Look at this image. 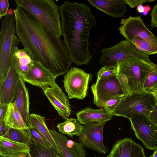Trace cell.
Wrapping results in <instances>:
<instances>
[{
    "label": "cell",
    "instance_id": "obj_7",
    "mask_svg": "<svg viewBox=\"0 0 157 157\" xmlns=\"http://www.w3.org/2000/svg\"><path fill=\"white\" fill-rule=\"evenodd\" d=\"M101 53L100 63L104 66H117L119 62L131 58L152 62L148 55L126 40L121 41L110 48L102 49Z\"/></svg>",
    "mask_w": 157,
    "mask_h": 157
},
{
    "label": "cell",
    "instance_id": "obj_28",
    "mask_svg": "<svg viewBox=\"0 0 157 157\" xmlns=\"http://www.w3.org/2000/svg\"><path fill=\"white\" fill-rule=\"evenodd\" d=\"M139 50L149 56L157 54V51L148 42L144 39L136 36L130 41Z\"/></svg>",
    "mask_w": 157,
    "mask_h": 157
},
{
    "label": "cell",
    "instance_id": "obj_40",
    "mask_svg": "<svg viewBox=\"0 0 157 157\" xmlns=\"http://www.w3.org/2000/svg\"><path fill=\"white\" fill-rule=\"evenodd\" d=\"M0 157H4L0 155ZM12 157H32L31 154L30 153V151L25 153L21 155H19Z\"/></svg>",
    "mask_w": 157,
    "mask_h": 157
},
{
    "label": "cell",
    "instance_id": "obj_46",
    "mask_svg": "<svg viewBox=\"0 0 157 157\" xmlns=\"http://www.w3.org/2000/svg\"><path fill=\"white\" fill-rule=\"evenodd\" d=\"M107 157V156H106V157Z\"/></svg>",
    "mask_w": 157,
    "mask_h": 157
},
{
    "label": "cell",
    "instance_id": "obj_32",
    "mask_svg": "<svg viewBox=\"0 0 157 157\" xmlns=\"http://www.w3.org/2000/svg\"><path fill=\"white\" fill-rule=\"evenodd\" d=\"M124 97H116L107 101L103 104L102 109H106L111 114Z\"/></svg>",
    "mask_w": 157,
    "mask_h": 157
},
{
    "label": "cell",
    "instance_id": "obj_35",
    "mask_svg": "<svg viewBox=\"0 0 157 157\" xmlns=\"http://www.w3.org/2000/svg\"><path fill=\"white\" fill-rule=\"evenodd\" d=\"M150 15L151 28L157 27V2L153 8Z\"/></svg>",
    "mask_w": 157,
    "mask_h": 157
},
{
    "label": "cell",
    "instance_id": "obj_14",
    "mask_svg": "<svg viewBox=\"0 0 157 157\" xmlns=\"http://www.w3.org/2000/svg\"><path fill=\"white\" fill-rule=\"evenodd\" d=\"M42 89L59 115L64 119H69L71 112L70 103L67 96L58 84L55 82Z\"/></svg>",
    "mask_w": 157,
    "mask_h": 157
},
{
    "label": "cell",
    "instance_id": "obj_25",
    "mask_svg": "<svg viewBox=\"0 0 157 157\" xmlns=\"http://www.w3.org/2000/svg\"><path fill=\"white\" fill-rule=\"evenodd\" d=\"M57 127L61 133L72 138L74 136H79L83 129V125L73 118L68 119L58 124Z\"/></svg>",
    "mask_w": 157,
    "mask_h": 157
},
{
    "label": "cell",
    "instance_id": "obj_20",
    "mask_svg": "<svg viewBox=\"0 0 157 157\" xmlns=\"http://www.w3.org/2000/svg\"><path fill=\"white\" fill-rule=\"evenodd\" d=\"M76 114L77 121L82 125L94 122L106 123L113 118V116L105 108L94 109L86 107Z\"/></svg>",
    "mask_w": 157,
    "mask_h": 157
},
{
    "label": "cell",
    "instance_id": "obj_4",
    "mask_svg": "<svg viewBox=\"0 0 157 157\" xmlns=\"http://www.w3.org/2000/svg\"><path fill=\"white\" fill-rule=\"evenodd\" d=\"M155 64L132 58L117 63V73L125 84L129 94L144 91V82Z\"/></svg>",
    "mask_w": 157,
    "mask_h": 157
},
{
    "label": "cell",
    "instance_id": "obj_13",
    "mask_svg": "<svg viewBox=\"0 0 157 157\" xmlns=\"http://www.w3.org/2000/svg\"><path fill=\"white\" fill-rule=\"evenodd\" d=\"M14 46L13 40L9 68L4 80L0 83V102L7 105L13 102L18 82L21 77L14 62Z\"/></svg>",
    "mask_w": 157,
    "mask_h": 157
},
{
    "label": "cell",
    "instance_id": "obj_26",
    "mask_svg": "<svg viewBox=\"0 0 157 157\" xmlns=\"http://www.w3.org/2000/svg\"><path fill=\"white\" fill-rule=\"evenodd\" d=\"M32 157H63L54 147H44L36 141L31 139L29 144Z\"/></svg>",
    "mask_w": 157,
    "mask_h": 157
},
{
    "label": "cell",
    "instance_id": "obj_29",
    "mask_svg": "<svg viewBox=\"0 0 157 157\" xmlns=\"http://www.w3.org/2000/svg\"><path fill=\"white\" fill-rule=\"evenodd\" d=\"M144 91L153 93L157 92V64L149 72L144 85Z\"/></svg>",
    "mask_w": 157,
    "mask_h": 157
},
{
    "label": "cell",
    "instance_id": "obj_15",
    "mask_svg": "<svg viewBox=\"0 0 157 157\" xmlns=\"http://www.w3.org/2000/svg\"><path fill=\"white\" fill-rule=\"evenodd\" d=\"M57 77L40 63L33 61V65L25 74L21 75L24 82L41 89L55 82Z\"/></svg>",
    "mask_w": 157,
    "mask_h": 157
},
{
    "label": "cell",
    "instance_id": "obj_41",
    "mask_svg": "<svg viewBox=\"0 0 157 157\" xmlns=\"http://www.w3.org/2000/svg\"><path fill=\"white\" fill-rule=\"evenodd\" d=\"M14 10L13 9H8L7 14L10 15H14Z\"/></svg>",
    "mask_w": 157,
    "mask_h": 157
},
{
    "label": "cell",
    "instance_id": "obj_1",
    "mask_svg": "<svg viewBox=\"0 0 157 157\" xmlns=\"http://www.w3.org/2000/svg\"><path fill=\"white\" fill-rule=\"evenodd\" d=\"M16 34L33 61L56 77L69 70L71 63L64 40L46 30L23 7L14 10Z\"/></svg>",
    "mask_w": 157,
    "mask_h": 157
},
{
    "label": "cell",
    "instance_id": "obj_8",
    "mask_svg": "<svg viewBox=\"0 0 157 157\" xmlns=\"http://www.w3.org/2000/svg\"><path fill=\"white\" fill-rule=\"evenodd\" d=\"M15 34L14 15L7 14L2 21L0 32V83L4 80L9 68L12 43Z\"/></svg>",
    "mask_w": 157,
    "mask_h": 157
},
{
    "label": "cell",
    "instance_id": "obj_10",
    "mask_svg": "<svg viewBox=\"0 0 157 157\" xmlns=\"http://www.w3.org/2000/svg\"><path fill=\"white\" fill-rule=\"evenodd\" d=\"M124 20L119 29L126 40L130 41L135 37H141L148 42L157 51V37L146 26L140 16H130Z\"/></svg>",
    "mask_w": 157,
    "mask_h": 157
},
{
    "label": "cell",
    "instance_id": "obj_37",
    "mask_svg": "<svg viewBox=\"0 0 157 157\" xmlns=\"http://www.w3.org/2000/svg\"><path fill=\"white\" fill-rule=\"evenodd\" d=\"M8 107V105L0 102V120H3L5 118Z\"/></svg>",
    "mask_w": 157,
    "mask_h": 157
},
{
    "label": "cell",
    "instance_id": "obj_42",
    "mask_svg": "<svg viewBox=\"0 0 157 157\" xmlns=\"http://www.w3.org/2000/svg\"><path fill=\"white\" fill-rule=\"evenodd\" d=\"M144 10L147 12H149V11L151 10V7L150 6L148 5H146L144 6Z\"/></svg>",
    "mask_w": 157,
    "mask_h": 157
},
{
    "label": "cell",
    "instance_id": "obj_6",
    "mask_svg": "<svg viewBox=\"0 0 157 157\" xmlns=\"http://www.w3.org/2000/svg\"><path fill=\"white\" fill-rule=\"evenodd\" d=\"M91 89L94 96L93 103L102 109L107 101L129 94L125 84L117 73L103 78L97 80Z\"/></svg>",
    "mask_w": 157,
    "mask_h": 157
},
{
    "label": "cell",
    "instance_id": "obj_2",
    "mask_svg": "<svg viewBox=\"0 0 157 157\" xmlns=\"http://www.w3.org/2000/svg\"><path fill=\"white\" fill-rule=\"evenodd\" d=\"M59 10L62 35L70 59L77 65L88 64L92 58L89 40L90 29L97 25L95 17L83 2L65 1Z\"/></svg>",
    "mask_w": 157,
    "mask_h": 157
},
{
    "label": "cell",
    "instance_id": "obj_19",
    "mask_svg": "<svg viewBox=\"0 0 157 157\" xmlns=\"http://www.w3.org/2000/svg\"><path fill=\"white\" fill-rule=\"evenodd\" d=\"M89 3L111 17L120 18L124 16L127 12L124 0H88Z\"/></svg>",
    "mask_w": 157,
    "mask_h": 157
},
{
    "label": "cell",
    "instance_id": "obj_43",
    "mask_svg": "<svg viewBox=\"0 0 157 157\" xmlns=\"http://www.w3.org/2000/svg\"><path fill=\"white\" fill-rule=\"evenodd\" d=\"M149 157H157V149L155 150L154 153Z\"/></svg>",
    "mask_w": 157,
    "mask_h": 157
},
{
    "label": "cell",
    "instance_id": "obj_34",
    "mask_svg": "<svg viewBox=\"0 0 157 157\" xmlns=\"http://www.w3.org/2000/svg\"><path fill=\"white\" fill-rule=\"evenodd\" d=\"M126 4H127L132 8L136 7L139 5L146 3L154 1V0H124Z\"/></svg>",
    "mask_w": 157,
    "mask_h": 157
},
{
    "label": "cell",
    "instance_id": "obj_30",
    "mask_svg": "<svg viewBox=\"0 0 157 157\" xmlns=\"http://www.w3.org/2000/svg\"><path fill=\"white\" fill-rule=\"evenodd\" d=\"M31 139L41 144L45 148L49 149L53 147L42 133L35 127L30 126L28 128Z\"/></svg>",
    "mask_w": 157,
    "mask_h": 157
},
{
    "label": "cell",
    "instance_id": "obj_36",
    "mask_svg": "<svg viewBox=\"0 0 157 157\" xmlns=\"http://www.w3.org/2000/svg\"><path fill=\"white\" fill-rule=\"evenodd\" d=\"M148 117L150 120L157 126V102L150 113Z\"/></svg>",
    "mask_w": 157,
    "mask_h": 157
},
{
    "label": "cell",
    "instance_id": "obj_3",
    "mask_svg": "<svg viewBox=\"0 0 157 157\" xmlns=\"http://www.w3.org/2000/svg\"><path fill=\"white\" fill-rule=\"evenodd\" d=\"M17 6L26 10L47 30L54 35H62L59 8L53 0H15Z\"/></svg>",
    "mask_w": 157,
    "mask_h": 157
},
{
    "label": "cell",
    "instance_id": "obj_22",
    "mask_svg": "<svg viewBox=\"0 0 157 157\" xmlns=\"http://www.w3.org/2000/svg\"><path fill=\"white\" fill-rule=\"evenodd\" d=\"M13 40L14 43L13 52L14 62L16 67L22 75L25 74L30 69L33 61L25 48H18L20 41L16 34L14 36Z\"/></svg>",
    "mask_w": 157,
    "mask_h": 157
},
{
    "label": "cell",
    "instance_id": "obj_38",
    "mask_svg": "<svg viewBox=\"0 0 157 157\" xmlns=\"http://www.w3.org/2000/svg\"><path fill=\"white\" fill-rule=\"evenodd\" d=\"M8 127L6 125L3 120H0V135L3 136L6 133Z\"/></svg>",
    "mask_w": 157,
    "mask_h": 157
},
{
    "label": "cell",
    "instance_id": "obj_9",
    "mask_svg": "<svg viewBox=\"0 0 157 157\" xmlns=\"http://www.w3.org/2000/svg\"><path fill=\"white\" fill-rule=\"evenodd\" d=\"M92 75L81 69L71 67L64 76L63 81L69 99L82 100L87 95L88 84Z\"/></svg>",
    "mask_w": 157,
    "mask_h": 157
},
{
    "label": "cell",
    "instance_id": "obj_24",
    "mask_svg": "<svg viewBox=\"0 0 157 157\" xmlns=\"http://www.w3.org/2000/svg\"><path fill=\"white\" fill-rule=\"evenodd\" d=\"M30 126L36 127L51 144L53 147L61 155V153L58 146L46 124L44 117L38 114L31 113L29 115V127Z\"/></svg>",
    "mask_w": 157,
    "mask_h": 157
},
{
    "label": "cell",
    "instance_id": "obj_33",
    "mask_svg": "<svg viewBox=\"0 0 157 157\" xmlns=\"http://www.w3.org/2000/svg\"><path fill=\"white\" fill-rule=\"evenodd\" d=\"M9 3L8 0H0V19L6 16L9 9Z\"/></svg>",
    "mask_w": 157,
    "mask_h": 157
},
{
    "label": "cell",
    "instance_id": "obj_45",
    "mask_svg": "<svg viewBox=\"0 0 157 157\" xmlns=\"http://www.w3.org/2000/svg\"><path fill=\"white\" fill-rule=\"evenodd\" d=\"M153 94L155 98V99L157 102V93H154Z\"/></svg>",
    "mask_w": 157,
    "mask_h": 157
},
{
    "label": "cell",
    "instance_id": "obj_27",
    "mask_svg": "<svg viewBox=\"0 0 157 157\" xmlns=\"http://www.w3.org/2000/svg\"><path fill=\"white\" fill-rule=\"evenodd\" d=\"M28 128L17 129L8 127L6 133L2 136L17 142L29 145L31 138Z\"/></svg>",
    "mask_w": 157,
    "mask_h": 157
},
{
    "label": "cell",
    "instance_id": "obj_12",
    "mask_svg": "<svg viewBox=\"0 0 157 157\" xmlns=\"http://www.w3.org/2000/svg\"><path fill=\"white\" fill-rule=\"evenodd\" d=\"M105 123L94 122L83 124V129L78 136L83 147L102 154H106L109 147L104 144L103 129Z\"/></svg>",
    "mask_w": 157,
    "mask_h": 157
},
{
    "label": "cell",
    "instance_id": "obj_16",
    "mask_svg": "<svg viewBox=\"0 0 157 157\" xmlns=\"http://www.w3.org/2000/svg\"><path fill=\"white\" fill-rule=\"evenodd\" d=\"M58 146L63 157H86V151L79 142L69 139L64 135L53 129H49Z\"/></svg>",
    "mask_w": 157,
    "mask_h": 157
},
{
    "label": "cell",
    "instance_id": "obj_18",
    "mask_svg": "<svg viewBox=\"0 0 157 157\" xmlns=\"http://www.w3.org/2000/svg\"><path fill=\"white\" fill-rule=\"evenodd\" d=\"M13 102L20 111L26 124L29 127V97L28 89L21 77L18 82Z\"/></svg>",
    "mask_w": 157,
    "mask_h": 157
},
{
    "label": "cell",
    "instance_id": "obj_11",
    "mask_svg": "<svg viewBox=\"0 0 157 157\" xmlns=\"http://www.w3.org/2000/svg\"><path fill=\"white\" fill-rule=\"evenodd\" d=\"M129 120L136 137L146 148L157 149V126L145 115L137 116Z\"/></svg>",
    "mask_w": 157,
    "mask_h": 157
},
{
    "label": "cell",
    "instance_id": "obj_21",
    "mask_svg": "<svg viewBox=\"0 0 157 157\" xmlns=\"http://www.w3.org/2000/svg\"><path fill=\"white\" fill-rule=\"evenodd\" d=\"M29 151V145L0 136V155L4 157L16 156Z\"/></svg>",
    "mask_w": 157,
    "mask_h": 157
},
{
    "label": "cell",
    "instance_id": "obj_44",
    "mask_svg": "<svg viewBox=\"0 0 157 157\" xmlns=\"http://www.w3.org/2000/svg\"><path fill=\"white\" fill-rule=\"evenodd\" d=\"M148 12L147 11L144 10V11L142 13L143 14L144 16H146L148 14Z\"/></svg>",
    "mask_w": 157,
    "mask_h": 157
},
{
    "label": "cell",
    "instance_id": "obj_39",
    "mask_svg": "<svg viewBox=\"0 0 157 157\" xmlns=\"http://www.w3.org/2000/svg\"><path fill=\"white\" fill-rule=\"evenodd\" d=\"M136 9L138 12L142 13L144 10V6L143 4L139 5L136 7Z\"/></svg>",
    "mask_w": 157,
    "mask_h": 157
},
{
    "label": "cell",
    "instance_id": "obj_5",
    "mask_svg": "<svg viewBox=\"0 0 157 157\" xmlns=\"http://www.w3.org/2000/svg\"><path fill=\"white\" fill-rule=\"evenodd\" d=\"M156 102L153 93L144 91L124 96L111 113L130 119L143 115L148 117Z\"/></svg>",
    "mask_w": 157,
    "mask_h": 157
},
{
    "label": "cell",
    "instance_id": "obj_47",
    "mask_svg": "<svg viewBox=\"0 0 157 157\" xmlns=\"http://www.w3.org/2000/svg\"><path fill=\"white\" fill-rule=\"evenodd\" d=\"M155 93H157V92H155Z\"/></svg>",
    "mask_w": 157,
    "mask_h": 157
},
{
    "label": "cell",
    "instance_id": "obj_23",
    "mask_svg": "<svg viewBox=\"0 0 157 157\" xmlns=\"http://www.w3.org/2000/svg\"><path fill=\"white\" fill-rule=\"evenodd\" d=\"M3 121L6 125L9 128L22 130L27 129L29 128L20 111L13 102L8 105L7 112Z\"/></svg>",
    "mask_w": 157,
    "mask_h": 157
},
{
    "label": "cell",
    "instance_id": "obj_31",
    "mask_svg": "<svg viewBox=\"0 0 157 157\" xmlns=\"http://www.w3.org/2000/svg\"><path fill=\"white\" fill-rule=\"evenodd\" d=\"M117 71V66H104L98 72L97 80H99L115 74Z\"/></svg>",
    "mask_w": 157,
    "mask_h": 157
},
{
    "label": "cell",
    "instance_id": "obj_17",
    "mask_svg": "<svg viewBox=\"0 0 157 157\" xmlns=\"http://www.w3.org/2000/svg\"><path fill=\"white\" fill-rule=\"evenodd\" d=\"M107 157H146L144 150L140 145L130 138L120 139L113 145Z\"/></svg>",
    "mask_w": 157,
    "mask_h": 157
}]
</instances>
